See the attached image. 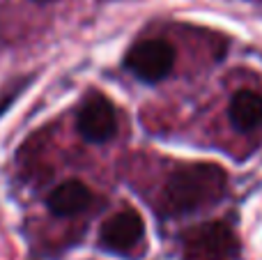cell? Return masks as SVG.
Here are the masks:
<instances>
[{
  "instance_id": "ba28073f",
  "label": "cell",
  "mask_w": 262,
  "mask_h": 260,
  "mask_svg": "<svg viewBox=\"0 0 262 260\" xmlns=\"http://www.w3.org/2000/svg\"><path fill=\"white\" fill-rule=\"evenodd\" d=\"M35 3H51V0H35Z\"/></svg>"
},
{
  "instance_id": "277c9868",
  "label": "cell",
  "mask_w": 262,
  "mask_h": 260,
  "mask_svg": "<svg viewBox=\"0 0 262 260\" xmlns=\"http://www.w3.org/2000/svg\"><path fill=\"white\" fill-rule=\"evenodd\" d=\"M78 134L88 143H106L115 136L118 132V115L115 106L106 97L95 95L81 106L76 120Z\"/></svg>"
},
{
  "instance_id": "7a4b0ae2",
  "label": "cell",
  "mask_w": 262,
  "mask_h": 260,
  "mask_svg": "<svg viewBox=\"0 0 262 260\" xmlns=\"http://www.w3.org/2000/svg\"><path fill=\"white\" fill-rule=\"evenodd\" d=\"M182 260H242V244L228 224L207 221L182 235Z\"/></svg>"
},
{
  "instance_id": "3957f363",
  "label": "cell",
  "mask_w": 262,
  "mask_h": 260,
  "mask_svg": "<svg viewBox=\"0 0 262 260\" xmlns=\"http://www.w3.org/2000/svg\"><path fill=\"white\" fill-rule=\"evenodd\" d=\"M124 62L136 78L145 83H159L175 67V49L163 39H145L131 46Z\"/></svg>"
},
{
  "instance_id": "8992f818",
  "label": "cell",
  "mask_w": 262,
  "mask_h": 260,
  "mask_svg": "<svg viewBox=\"0 0 262 260\" xmlns=\"http://www.w3.org/2000/svg\"><path fill=\"white\" fill-rule=\"evenodd\" d=\"M92 201V193L81 180H64L62 184L53 189L46 198V205L55 216H76L88 210Z\"/></svg>"
},
{
  "instance_id": "52a82bcc",
  "label": "cell",
  "mask_w": 262,
  "mask_h": 260,
  "mask_svg": "<svg viewBox=\"0 0 262 260\" xmlns=\"http://www.w3.org/2000/svg\"><path fill=\"white\" fill-rule=\"evenodd\" d=\"M230 122L237 132H251L262 122V95L251 90H239L230 101Z\"/></svg>"
},
{
  "instance_id": "5b68a950",
  "label": "cell",
  "mask_w": 262,
  "mask_h": 260,
  "mask_svg": "<svg viewBox=\"0 0 262 260\" xmlns=\"http://www.w3.org/2000/svg\"><path fill=\"white\" fill-rule=\"evenodd\" d=\"M145 235V224L138 212L122 210L104 221L99 230V242L113 253H129L140 244Z\"/></svg>"
},
{
  "instance_id": "6da1fadb",
  "label": "cell",
  "mask_w": 262,
  "mask_h": 260,
  "mask_svg": "<svg viewBox=\"0 0 262 260\" xmlns=\"http://www.w3.org/2000/svg\"><path fill=\"white\" fill-rule=\"evenodd\" d=\"M228 191V175L216 164H186L172 170L159 196L166 216H186L216 205Z\"/></svg>"
}]
</instances>
